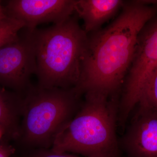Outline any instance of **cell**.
<instances>
[{
    "instance_id": "1",
    "label": "cell",
    "mask_w": 157,
    "mask_h": 157,
    "mask_svg": "<svg viewBox=\"0 0 157 157\" xmlns=\"http://www.w3.org/2000/svg\"><path fill=\"white\" fill-rule=\"evenodd\" d=\"M157 15V4L126 2L112 23L88 36L80 79L73 88L76 94L115 93L131 67L140 32Z\"/></svg>"
},
{
    "instance_id": "2",
    "label": "cell",
    "mask_w": 157,
    "mask_h": 157,
    "mask_svg": "<svg viewBox=\"0 0 157 157\" xmlns=\"http://www.w3.org/2000/svg\"><path fill=\"white\" fill-rule=\"evenodd\" d=\"M77 19V15L72 16L61 23L31 32L39 87L69 89L78 84L88 36Z\"/></svg>"
},
{
    "instance_id": "3",
    "label": "cell",
    "mask_w": 157,
    "mask_h": 157,
    "mask_svg": "<svg viewBox=\"0 0 157 157\" xmlns=\"http://www.w3.org/2000/svg\"><path fill=\"white\" fill-rule=\"evenodd\" d=\"M88 92L80 111L57 135L51 150L73 152L85 157H120L116 124L118 104L116 98Z\"/></svg>"
},
{
    "instance_id": "4",
    "label": "cell",
    "mask_w": 157,
    "mask_h": 157,
    "mask_svg": "<svg viewBox=\"0 0 157 157\" xmlns=\"http://www.w3.org/2000/svg\"><path fill=\"white\" fill-rule=\"evenodd\" d=\"M73 88H44L32 86L24 95L20 133L28 146L48 149L71 120L79 97Z\"/></svg>"
},
{
    "instance_id": "5",
    "label": "cell",
    "mask_w": 157,
    "mask_h": 157,
    "mask_svg": "<svg viewBox=\"0 0 157 157\" xmlns=\"http://www.w3.org/2000/svg\"><path fill=\"white\" fill-rule=\"evenodd\" d=\"M157 69V18L145 25L138 36L137 46L119 106L122 118L127 119L138 104L144 86Z\"/></svg>"
},
{
    "instance_id": "6",
    "label": "cell",
    "mask_w": 157,
    "mask_h": 157,
    "mask_svg": "<svg viewBox=\"0 0 157 157\" xmlns=\"http://www.w3.org/2000/svg\"><path fill=\"white\" fill-rule=\"evenodd\" d=\"M36 70L32 34L24 28L17 41L0 48V82L24 95L32 86L30 78Z\"/></svg>"
},
{
    "instance_id": "7",
    "label": "cell",
    "mask_w": 157,
    "mask_h": 157,
    "mask_svg": "<svg viewBox=\"0 0 157 157\" xmlns=\"http://www.w3.org/2000/svg\"><path fill=\"white\" fill-rule=\"evenodd\" d=\"M76 0H11L5 9L6 14L22 21L30 32L41 24H58L75 11Z\"/></svg>"
},
{
    "instance_id": "8",
    "label": "cell",
    "mask_w": 157,
    "mask_h": 157,
    "mask_svg": "<svg viewBox=\"0 0 157 157\" xmlns=\"http://www.w3.org/2000/svg\"><path fill=\"white\" fill-rule=\"evenodd\" d=\"M124 144L130 157H157V110L139 107Z\"/></svg>"
},
{
    "instance_id": "9",
    "label": "cell",
    "mask_w": 157,
    "mask_h": 157,
    "mask_svg": "<svg viewBox=\"0 0 157 157\" xmlns=\"http://www.w3.org/2000/svg\"><path fill=\"white\" fill-rule=\"evenodd\" d=\"M125 3L121 0H76L75 12L83 20L86 33H91L98 31Z\"/></svg>"
},
{
    "instance_id": "10",
    "label": "cell",
    "mask_w": 157,
    "mask_h": 157,
    "mask_svg": "<svg viewBox=\"0 0 157 157\" xmlns=\"http://www.w3.org/2000/svg\"><path fill=\"white\" fill-rule=\"evenodd\" d=\"M8 95L0 90V125L5 130L12 131L16 135L20 133L17 127L18 114H22V104L12 105Z\"/></svg>"
},
{
    "instance_id": "11",
    "label": "cell",
    "mask_w": 157,
    "mask_h": 157,
    "mask_svg": "<svg viewBox=\"0 0 157 157\" xmlns=\"http://www.w3.org/2000/svg\"><path fill=\"white\" fill-rule=\"evenodd\" d=\"M25 25L14 17L7 16L0 19V48L16 42Z\"/></svg>"
},
{
    "instance_id": "12",
    "label": "cell",
    "mask_w": 157,
    "mask_h": 157,
    "mask_svg": "<svg viewBox=\"0 0 157 157\" xmlns=\"http://www.w3.org/2000/svg\"><path fill=\"white\" fill-rule=\"evenodd\" d=\"M137 104L139 107L157 110V69L147 81Z\"/></svg>"
},
{
    "instance_id": "13",
    "label": "cell",
    "mask_w": 157,
    "mask_h": 157,
    "mask_svg": "<svg viewBox=\"0 0 157 157\" xmlns=\"http://www.w3.org/2000/svg\"><path fill=\"white\" fill-rule=\"evenodd\" d=\"M27 157H80L74 155L69 154L67 153H58L51 149H40L29 155Z\"/></svg>"
},
{
    "instance_id": "14",
    "label": "cell",
    "mask_w": 157,
    "mask_h": 157,
    "mask_svg": "<svg viewBox=\"0 0 157 157\" xmlns=\"http://www.w3.org/2000/svg\"><path fill=\"white\" fill-rule=\"evenodd\" d=\"M15 151L14 147L6 144L0 145V157H10Z\"/></svg>"
},
{
    "instance_id": "15",
    "label": "cell",
    "mask_w": 157,
    "mask_h": 157,
    "mask_svg": "<svg viewBox=\"0 0 157 157\" xmlns=\"http://www.w3.org/2000/svg\"><path fill=\"white\" fill-rule=\"evenodd\" d=\"M1 3H2V2L0 1V19L4 18V17L7 16L5 9L3 8Z\"/></svg>"
},
{
    "instance_id": "16",
    "label": "cell",
    "mask_w": 157,
    "mask_h": 157,
    "mask_svg": "<svg viewBox=\"0 0 157 157\" xmlns=\"http://www.w3.org/2000/svg\"><path fill=\"white\" fill-rule=\"evenodd\" d=\"M5 129L3 128L2 126L0 125V140L4 135V132H5Z\"/></svg>"
}]
</instances>
